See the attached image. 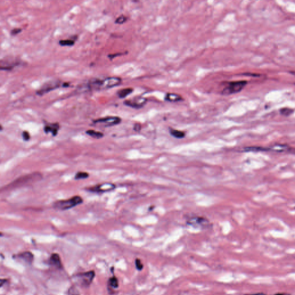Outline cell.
Returning a JSON list of instances; mask_svg holds the SVG:
<instances>
[{"label":"cell","instance_id":"20","mask_svg":"<svg viewBox=\"0 0 295 295\" xmlns=\"http://www.w3.org/2000/svg\"><path fill=\"white\" fill-rule=\"evenodd\" d=\"M90 175L88 172H78L75 176H74V179H76V180H80V179H87L89 177Z\"/></svg>","mask_w":295,"mask_h":295},{"label":"cell","instance_id":"25","mask_svg":"<svg viewBox=\"0 0 295 295\" xmlns=\"http://www.w3.org/2000/svg\"><path fill=\"white\" fill-rule=\"evenodd\" d=\"M23 138L24 141H28L30 138V134L27 131H24L23 132Z\"/></svg>","mask_w":295,"mask_h":295},{"label":"cell","instance_id":"3","mask_svg":"<svg viewBox=\"0 0 295 295\" xmlns=\"http://www.w3.org/2000/svg\"><path fill=\"white\" fill-rule=\"evenodd\" d=\"M247 84V81L245 80L229 82L222 90L221 93L223 95H230L239 93L243 90Z\"/></svg>","mask_w":295,"mask_h":295},{"label":"cell","instance_id":"4","mask_svg":"<svg viewBox=\"0 0 295 295\" xmlns=\"http://www.w3.org/2000/svg\"><path fill=\"white\" fill-rule=\"evenodd\" d=\"M122 121L118 116H107L93 121V124L103 127H110L119 124Z\"/></svg>","mask_w":295,"mask_h":295},{"label":"cell","instance_id":"21","mask_svg":"<svg viewBox=\"0 0 295 295\" xmlns=\"http://www.w3.org/2000/svg\"><path fill=\"white\" fill-rule=\"evenodd\" d=\"M294 112V110L292 109H290V108H288V107H284V108H282L281 109H280L279 110V112L281 115H284V116H288L289 115H291V114H292Z\"/></svg>","mask_w":295,"mask_h":295},{"label":"cell","instance_id":"24","mask_svg":"<svg viewBox=\"0 0 295 295\" xmlns=\"http://www.w3.org/2000/svg\"><path fill=\"white\" fill-rule=\"evenodd\" d=\"M69 295H80L75 287H71L69 290Z\"/></svg>","mask_w":295,"mask_h":295},{"label":"cell","instance_id":"26","mask_svg":"<svg viewBox=\"0 0 295 295\" xmlns=\"http://www.w3.org/2000/svg\"><path fill=\"white\" fill-rule=\"evenodd\" d=\"M21 31V29L20 28H14L13 29L11 32V34L12 35V36H15V35H16L17 34H19L20 32Z\"/></svg>","mask_w":295,"mask_h":295},{"label":"cell","instance_id":"6","mask_svg":"<svg viewBox=\"0 0 295 295\" xmlns=\"http://www.w3.org/2000/svg\"><path fill=\"white\" fill-rule=\"evenodd\" d=\"M95 276V272L91 270L84 273H78L75 276V278H77L78 284H79L81 287H88L91 284Z\"/></svg>","mask_w":295,"mask_h":295},{"label":"cell","instance_id":"30","mask_svg":"<svg viewBox=\"0 0 295 295\" xmlns=\"http://www.w3.org/2000/svg\"><path fill=\"white\" fill-rule=\"evenodd\" d=\"M274 295H288L287 294H284V293H277V294H276Z\"/></svg>","mask_w":295,"mask_h":295},{"label":"cell","instance_id":"17","mask_svg":"<svg viewBox=\"0 0 295 295\" xmlns=\"http://www.w3.org/2000/svg\"><path fill=\"white\" fill-rule=\"evenodd\" d=\"M86 133L92 137L93 138H96V139H99L102 138L104 136L103 133L100 131H96L94 130H88L86 131Z\"/></svg>","mask_w":295,"mask_h":295},{"label":"cell","instance_id":"11","mask_svg":"<svg viewBox=\"0 0 295 295\" xmlns=\"http://www.w3.org/2000/svg\"><path fill=\"white\" fill-rule=\"evenodd\" d=\"M49 263L58 269H61L62 267V265L61 262V260L60 256L57 253H53L51 255L49 258Z\"/></svg>","mask_w":295,"mask_h":295},{"label":"cell","instance_id":"22","mask_svg":"<svg viewBox=\"0 0 295 295\" xmlns=\"http://www.w3.org/2000/svg\"><path fill=\"white\" fill-rule=\"evenodd\" d=\"M135 265H136V269L138 271H141L144 268V265H143V263L141 262V260L138 258H137L135 260Z\"/></svg>","mask_w":295,"mask_h":295},{"label":"cell","instance_id":"14","mask_svg":"<svg viewBox=\"0 0 295 295\" xmlns=\"http://www.w3.org/2000/svg\"><path fill=\"white\" fill-rule=\"evenodd\" d=\"M133 88H126L121 89V90L118 91L116 94H117L119 98L123 99V98H125L126 96H128L130 94H131L133 92Z\"/></svg>","mask_w":295,"mask_h":295},{"label":"cell","instance_id":"13","mask_svg":"<svg viewBox=\"0 0 295 295\" xmlns=\"http://www.w3.org/2000/svg\"><path fill=\"white\" fill-rule=\"evenodd\" d=\"M164 99L169 102H178L183 100V97L179 94L175 93H167L165 96Z\"/></svg>","mask_w":295,"mask_h":295},{"label":"cell","instance_id":"29","mask_svg":"<svg viewBox=\"0 0 295 295\" xmlns=\"http://www.w3.org/2000/svg\"><path fill=\"white\" fill-rule=\"evenodd\" d=\"M244 295H268L263 294V293H255V294H245Z\"/></svg>","mask_w":295,"mask_h":295},{"label":"cell","instance_id":"1","mask_svg":"<svg viewBox=\"0 0 295 295\" xmlns=\"http://www.w3.org/2000/svg\"><path fill=\"white\" fill-rule=\"evenodd\" d=\"M121 83L122 79L117 77H107L104 79L92 78L86 84L82 85V89L84 92L104 90L118 86Z\"/></svg>","mask_w":295,"mask_h":295},{"label":"cell","instance_id":"19","mask_svg":"<svg viewBox=\"0 0 295 295\" xmlns=\"http://www.w3.org/2000/svg\"><path fill=\"white\" fill-rule=\"evenodd\" d=\"M75 43L74 39H64L59 41V44L62 46H72Z\"/></svg>","mask_w":295,"mask_h":295},{"label":"cell","instance_id":"15","mask_svg":"<svg viewBox=\"0 0 295 295\" xmlns=\"http://www.w3.org/2000/svg\"><path fill=\"white\" fill-rule=\"evenodd\" d=\"M169 133L171 136H172L175 138H179V139L184 138L185 137V135H186L184 131L174 129H169Z\"/></svg>","mask_w":295,"mask_h":295},{"label":"cell","instance_id":"10","mask_svg":"<svg viewBox=\"0 0 295 295\" xmlns=\"http://www.w3.org/2000/svg\"><path fill=\"white\" fill-rule=\"evenodd\" d=\"M16 256L18 259L23 260L27 265H31L34 260V255L30 251H24L19 253Z\"/></svg>","mask_w":295,"mask_h":295},{"label":"cell","instance_id":"8","mask_svg":"<svg viewBox=\"0 0 295 295\" xmlns=\"http://www.w3.org/2000/svg\"><path fill=\"white\" fill-rule=\"evenodd\" d=\"M115 184L111 183H105L103 184H98L95 186L89 188L88 190L92 192H96V193H104L110 191L115 189Z\"/></svg>","mask_w":295,"mask_h":295},{"label":"cell","instance_id":"18","mask_svg":"<svg viewBox=\"0 0 295 295\" xmlns=\"http://www.w3.org/2000/svg\"><path fill=\"white\" fill-rule=\"evenodd\" d=\"M108 285L113 289L118 288L119 287V282L118 278L115 276L110 278L108 282Z\"/></svg>","mask_w":295,"mask_h":295},{"label":"cell","instance_id":"2","mask_svg":"<svg viewBox=\"0 0 295 295\" xmlns=\"http://www.w3.org/2000/svg\"><path fill=\"white\" fill-rule=\"evenodd\" d=\"M83 203V198L79 195H76L68 200L57 201L53 203V206L55 210H66L81 204Z\"/></svg>","mask_w":295,"mask_h":295},{"label":"cell","instance_id":"23","mask_svg":"<svg viewBox=\"0 0 295 295\" xmlns=\"http://www.w3.org/2000/svg\"><path fill=\"white\" fill-rule=\"evenodd\" d=\"M126 21H127V18L124 15H121L115 20V23L116 24H124V23H125Z\"/></svg>","mask_w":295,"mask_h":295},{"label":"cell","instance_id":"7","mask_svg":"<svg viewBox=\"0 0 295 295\" xmlns=\"http://www.w3.org/2000/svg\"><path fill=\"white\" fill-rule=\"evenodd\" d=\"M147 98L143 96H137L133 99L126 100L124 102V104L133 109H141L147 103Z\"/></svg>","mask_w":295,"mask_h":295},{"label":"cell","instance_id":"12","mask_svg":"<svg viewBox=\"0 0 295 295\" xmlns=\"http://www.w3.org/2000/svg\"><path fill=\"white\" fill-rule=\"evenodd\" d=\"M59 128L60 126L58 123L49 124L45 125L44 128V131L47 134L49 133H51L53 136H56Z\"/></svg>","mask_w":295,"mask_h":295},{"label":"cell","instance_id":"16","mask_svg":"<svg viewBox=\"0 0 295 295\" xmlns=\"http://www.w3.org/2000/svg\"><path fill=\"white\" fill-rule=\"evenodd\" d=\"M270 151H275V152H286L288 150H290L291 148L287 145H276L273 146L272 148H269Z\"/></svg>","mask_w":295,"mask_h":295},{"label":"cell","instance_id":"27","mask_svg":"<svg viewBox=\"0 0 295 295\" xmlns=\"http://www.w3.org/2000/svg\"><path fill=\"white\" fill-rule=\"evenodd\" d=\"M141 129V126L140 125V124H136L134 125V130L136 131H139Z\"/></svg>","mask_w":295,"mask_h":295},{"label":"cell","instance_id":"9","mask_svg":"<svg viewBox=\"0 0 295 295\" xmlns=\"http://www.w3.org/2000/svg\"><path fill=\"white\" fill-rule=\"evenodd\" d=\"M209 221L207 220V219L198 216L191 217L187 221V224L188 225L194 227H205L209 224Z\"/></svg>","mask_w":295,"mask_h":295},{"label":"cell","instance_id":"5","mask_svg":"<svg viewBox=\"0 0 295 295\" xmlns=\"http://www.w3.org/2000/svg\"><path fill=\"white\" fill-rule=\"evenodd\" d=\"M61 85V82L59 80H50L44 83L40 88L37 90L36 93L39 96H43L46 93L58 88Z\"/></svg>","mask_w":295,"mask_h":295},{"label":"cell","instance_id":"28","mask_svg":"<svg viewBox=\"0 0 295 295\" xmlns=\"http://www.w3.org/2000/svg\"><path fill=\"white\" fill-rule=\"evenodd\" d=\"M6 281H7V279H1V281H0V282H1V284H0L1 287H2L3 286V284L4 283H5Z\"/></svg>","mask_w":295,"mask_h":295}]
</instances>
